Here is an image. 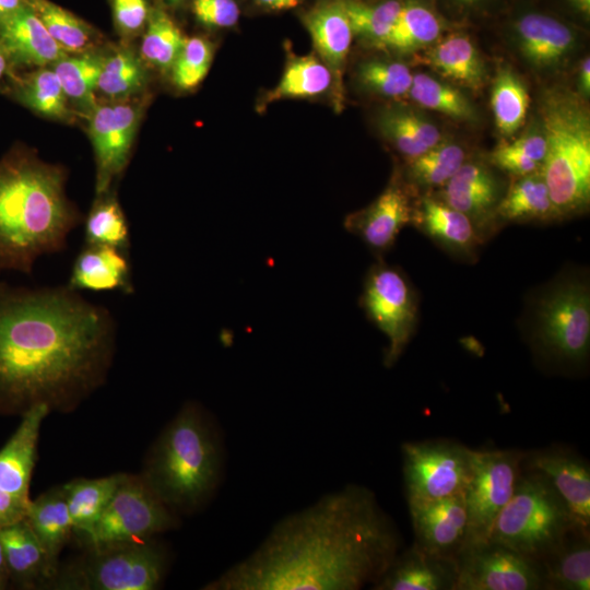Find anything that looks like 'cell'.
<instances>
[{
  "mask_svg": "<svg viewBox=\"0 0 590 590\" xmlns=\"http://www.w3.org/2000/svg\"><path fill=\"white\" fill-rule=\"evenodd\" d=\"M401 536L369 488L349 484L280 519L205 590H358L373 586Z\"/></svg>",
  "mask_w": 590,
  "mask_h": 590,
  "instance_id": "6da1fadb",
  "label": "cell"
},
{
  "mask_svg": "<svg viewBox=\"0 0 590 590\" xmlns=\"http://www.w3.org/2000/svg\"><path fill=\"white\" fill-rule=\"evenodd\" d=\"M116 335L110 311L66 286L0 282V406L56 405L97 386Z\"/></svg>",
  "mask_w": 590,
  "mask_h": 590,
  "instance_id": "7a4b0ae2",
  "label": "cell"
},
{
  "mask_svg": "<svg viewBox=\"0 0 590 590\" xmlns=\"http://www.w3.org/2000/svg\"><path fill=\"white\" fill-rule=\"evenodd\" d=\"M64 184L63 168L31 153L14 152L0 161V274H31L40 256L67 247L82 217Z\"/></svg>",
  "mask_w": 590,
  "mask_h": 590,
  "instance_id": "3957f363",
  "label": "cell"
},
{
  "mask_svg": "<svg viewBox=\"0 0 590 590\" xmlns=\"http://www.w3.org/2000/svg\"><path fill=\"white\" fill-rule=\"evenodd\" d=\"M223 459L217 429L203 410L187 403L157 439L144 482L173 512H191L217 488Z\"/></svg>",
  "mask_w": 590,
  "mask_h": 590,
  "instance_id": "277c9868",
  "label": "cell"
},
{
  "mask_svg": "<svg viewBox=\"0 0 590 590\" xmlns=\"http://www.w3.org/2000/svg\"><path fill=\"white\" fill-rule=\"evenodd\" d=\"M522 332L536 361L551 370L577 373L590 352V283L585 269L568 268L530 294Z\"/></svg>",
  "mask_w": 590,
  "mask_h": 590,
  "instance_id": "5b68a950",
  "label": "cell"
},
{
  "mask_svg": "<svg viewBox=\"0 0 590 590\" xmlns=\"http://www.w3.org/2000/svg\"><path fill=\"white\" fill-rule=\"evenodd\" d=\"M546 143L542 174L559 220L578 216L590 204V114L576 91L553 85L538 103Z\"/></svg>",
  "mask_w": 590,
  "mask_h": 590,
  "instance_id": "8992f818",
  "label": "cell"
},
{
  "mask_svg": "<svg viewBox=\"0 0 590 590\" xmlns=\"http://www.w3.org/2000/svg\"><path fill=\"white\" fill-rule=\"evenodd\" d=\"M574 527L577 526L547 482L522 467L509 502L494 522L489 541L540 564Z\"/></svg>",
  "mask_w": 590,
  "mask_h": 590,
  "instance_id": "52a82bcc",
  "label": "cell"
},
{
  "mask_svg": "<svg viewBox=\"0 0 590 590\" xmlns=\"http://www.w3.org/2000/svg\"><path fill=\"white\" fill-rule=\"evenodd\" d=\"M499 20L508 45L540 78L565 71L583 44L585 28L533 0H520Z\"/></svg>",
  "mask_w": 590,
  "mask_h": 590,
  "instance_id": "ba28073f",
  "label": "cell"
},
{
  "mask_svg": "<svg viewBox=\"0 0 590 590\" xmlns=\"http://www.w3.org/2000/svg\"><path fill=\"white\" fill-rule=\"evenodd\" d=\"M177 524L174 512L150 489L144 481L123 476L106 508L81 533L95 551L122 544L144 542Z\"/></svg>",
  "mask_w": 590,
  "mask_h": 590,
  "instance_id": "9c48e42d",
  "label": "cell"
},
{
  "mask_svg": "<svg viewBox=\"0 0 590 590\" xmlns=\"http://www.w3.org/2000/svg\"><path fill=\"white\" fill-rule=\"evenodd\" d=\"M359 305L367 319L388 339L384 365L393 366L417 324V295L409 278L400 268L378 258L366 273Z\"/></svg>",
  "mask_w": 590,
  "mask_h": 590,
  "instance_id": "30bf717a",
  "label": "cell"
},
{
  "mask_svg": "<svg viewBox=\"0 0 590 590\" xmlns=\"http://www.w3.org/2000/svg\"><path fill=\"white\" fill-rule=\"evenodd\" d=\"M472 450L446 439L402 444L408 506L463 494L472 471Z\"/></svg>",
  "mask_w": 590,
  "mask_h": 590,
  "instance_id": "8fae6325",
  "label": "cell"
},
{
  "mask_svg": "<svg viewBox=\"0 0 590 590\" xmlns=\"http://www.w3.org/2000/svg\"><path fill=\"white\" fill-rule=\"evenodd\" d=\"M524 455L526 451L519 450H472V471L464 491L468 517L464 548L489 540L496 518L516 488Z\"/></svg>",
  "mask_w": 590,
  "mask_h": 590,
  "instance_id": "7c38bea8",
  "label": "cell"
},
{
  "mask_svg": "<svg viewBox=\"0 0 590 590\" xmlns=\"http://www.w3.org/2000/svg\"><path fill=\"white\" fill-rule=\"evenodd\" d=\"M166 555L157 545L138 542L95 551L75 588L92 590H152L165 573Z\"/></svg>",
  "mask_w": 590,
  "mask_h": 590,
  "instance_id": "4fadbf2b",
  "label": "cell"
},
{
  "mask_svg": "<svg viewBox=\"0 0 590 590\" xmlns=\"http://www.w3.org/2000/svg\"><path fill=\"white\" fill-rule=\"evenodd\" d=\"M457 566L455 590H544L539 563L489 540L465 547Z\"/></svg>",
  "mask_w": 590,
  "mask_h": 590,
  "instance_id": "5bb4252c",
  "label": "cell"
},
{
  "mask_svg": "<svg viewBox=\"0 0 590 590\" xmlns=\"http://www.w3.org/2000/svg\"><path fill=\"white\" fill-rule=\"evenodd\" d=\"M142 108L130 103L96 105L91 110L90 137L96 160V193L109 190L128 164Z\"/></svg>",
  "mask_w": 590,
  "mask_h": 590,
  "instance_id": "9a60e30c",
  "label": "cell"
},
{
  "mask_svg": "<svg viewBox=\"0 0 590 590\" xmlns=\"http://www.w3.org/2000/svg\"><path fill=\"white\" fill-rule=\"evenodd\" d=\"M417 194L394 172L382 192L367 206L344 219V228L359 237L378 258L389 251L401 229L412 224Z\"/></svg>",
  "mask_w": 590,
  "mask_h": 590,
  "instance_id": "2e32d148",
  "label": "cell"
},
{
  "mask_svg": "<svg viewBox=\"0 0 590 590\" xmlns=\"http://www.w3.org/2000/svg\"><path fill=\"white\" fill-rule=\"evenodd\" d=\"M522 467L547 482L575 526L590 531V468L583 458L557 446L526 452Z\"/></svg>",
  "mask_w": 590,
  "mask_h": 590,
  "instance_id": "e0dca14e",
  "label": "cell"
},
{
  "mask_svg": "<svg viewBox=\"0 0 590 590\" xmlns=\"http://www.w3.org/2000/svg\"><path fill=\"white\" fill-rule=\"evenodd\" d=\"M414 545L442 558L457 560L464 548L468 530L464 493L409 505Z\"/></svg>",
  "mask_w": 590,
  "mask_h": 590,
  "instance_id": "ac0fdd59",
  "label": "cell"
},
{
  "mask_svg": "<svg viewBox=\"0 0 590 590\" xmlns=\"http://www.w3.org/2000/svg\"><path fill=\"white\" fill-rule=\"evenodd\" d=\"M316 55L333 76L332 103L341 110L344 101L343 74L353 32L343 0H316L302 15Z\"/></svg>",
  "mask_w": 590,
  "mask_h": 590,
  "instance_id": "d6986e66",
  "label": "cell"
},
{
  "mask_svg": "<svg viewBox=\"0 0 590 590\" xmlns=\"http://www.w3.org/2000/svg\"><path fill=\"white\" fill-rule=\"evenodd\" d=\"M504 193L503 182L489 163L469 157L441 187L438 197L465 214L485 240L492 234L493 215Z\"/></svg>",
  "mask_w": 590,
  "mask_h": 590,
  "instance_id": "ffe728a7",
  "label": "cell"
},
{
  "mask_svg": "<svg viewBox=\"0 0 590 590\" xmlns=\"http://www.w3.org/2000/svg\"><path fill=\"white\" fill-rule=\"evenodd\" d=\"M452 258L474 261L484 239L472 221L430 192L415 201L412 224Z\"/></svg>",
  "mask_w": 590,
  "mask_h": 590,
  "instance_id": "44dd1931",
  "label": "cell"
},
{
  "mask_svg": "<svg viewBox=\"0 0 590 590\" xmlns=\"http://www.w3.org/2000/svg\"><path fill=\"white\" fill-rule=\"evenodd\" d=\"M463 27H451L436 43L416 55L439 78L461 88L479 92L487 82V67Z\"/></svg>",
  "mask_w": 590,
  "mask_h": 590,
  "instance_id": "7402d4cb",
  "label": "cell"
},
{
  "mask_svg": "<svg viewBox=\"0 0 590 590\" xmlns=\"http://www.w3.org/2000/svg\"><path fill=\"white\" fill-rule=\"evenodd\" d=\"M0 47L7 59L21 66L44 67L67 56L26 2L0 17Z\"/></svg>",
  "mask_w": 590,
  "mask_h": 590,
  "instance_id": "603a6c76",
  "label": "cell"
},
{
  "mask_svg": "<svg viewBox=\"0 0 590 590\" xmlns=\"http://www.w3.org/2000/svg\"><path fill=\"white\" fill-rule=\"evenodd\" d=\"M457 560L428 554L414 544L394 556L373 590H455Z\"/></svg>",
  "mask_w": 590,
  "mask_h": 590,
  "instance_id": "cb8c5ba5",
  "label": "cell"
},
{
  "mask_svg": "<svg viewBox=\"0 0 590 590\" xmlns=\"http://www.w3.org/2000/svg\"><path fill=\"white\" fill-rule=\"evenodd\" d=\"M67 285L78 292L132 293L129 252L109 246L84 244L73 262Z\"/></svg>",
  "mask_w": 590,
  "mask_h": 590,
  "instance_id": "d4e9b609",
  "label": "cell"
},
{
  "mask_svg": "<svg viewBox=\"0 0 590 590\" xmlns=\"http://www.w3.org/2000/svg\"><path fill=\"white\" fill-rule=\"evenodd\" d=\"M50 408L45 403L32 405L0 450V488L17 497L28 498V487L36 458L40 425Z\"/></svg>",
  "mask_w": 590,
  "mask_h": 590,
  "instance_id": "484cf974",
  "label": "cell"
},
{
  "mask_svg": "<svg viewBox=\"0 0 590 590\" xmlns=\"http://www.w3.org/2000/svg\"><path fill=\"white\" fill-rule=\"evenodd\" d=\"M375 121L382 138L406 161L444 139L439 127L425 113L399 101L384 106Z\"/></svg>",
  "mask_w": 590,
  "mask_h": 590,
  "instance_id": "4316f807",
  "label": "cell"
},
{
  "mask_svg": "<svg viewBox=\"0 0 590 590\" xmlns=\"http://www.w3.org/2000/svg\"><path fill=\"white\" fill-rule=\"evenodd\" d=\"M560 221L541 170L515 177L495 209L491 232L506 223Z\"/></svg>",
  "mask_w": 590,
  "mask_h": 590,
  "instance_id": "83f0119b",
  "label": "cell"
},
{
  "mask_svg": "<svg viewBox=\"0 0 590 590\" xmlns=\"http://www.w3.org/2000/svg\"><path fill=\"white\" fill-rule=\"evenodd\" d=\"M453 26L441 14L435 0H402L386 49L398 55H416Z\"/></svg>",
  "mask_w": 590,
  "mask_h": 590,
  "instance_id": "f1b7e54d",
  "label": "cell"
},
{
  "mask_svg": "<svg viewBox=\"0 0 590 590\" xmlns=\"http://www.w3.org/2000/svg\"><path fill=\"white\" fill-rule=\"evenodd\" d=\"M540 566L544 590H589L590 531L574 527Z\"/></svg>",
  "mask_w": 590,
  "mask_h": 590,
  "instance_id": "f546056e",
  "label": "cell"
},
{
  "mask_svg": "<svg viewBox=\"0 0 590 590\" xmlns=\"http://www.w3.org/2000/svg\"><path fill=\"white\" fill-rule=\"evenodd\" d=\"M333 76L326 63L316 55L290 56L278 84L259 102L258 109L282 99L316 98L332 94Z\"/></svg>",
  "mask_w": 590,
  "mask_h": 590,
  "instance_id": "4dcf8cb0",
  "label": "cell"
},
{
  "mask_svg": "<svg viewBox=\"0 0 590 590\" xmlns=\"http://www.w3.org/2000/svg\"><path fill=\"white\" fill-rule=\"evenodd\" d=\"M25 521L45 550L51 571L73 524L62 487L46 492L28 504Z\"/></svg>",
  "mask_w": 590,
  "mask_h": 590,
  "instance_id": "1f68e13d",
  "label": "cell"
},
{
  "mask_svg": "<svg viewBox=\"0 0 590 590\" xmlns=\"http://www.w3.org/2000/svg\"><path fill=\"white\" fill-rule=\"evenodd\" d=\"M469 158L463 145L442 139L438 144L415 158L408 161L402 173L409 187L420 196L441 188Z\"/></svg>",
  "mask_w": 590,
  "mask_h": 590,
  "instance_id": "d6a6232c",
  "label": "cell"
},
{
  "mask_svg": "<svg viewBox=\"0 0 590 590\" xmlns=\"http://www.w3.org/2000/svg\"><path fill=\"white\" fill-rule=\"evenodd\" d=\"M0 541L10 578L21 585H32L52 573L44 547L25 519L0 529Z\"/></svg>",
  "mask_w": 590,
  "mask_h": 590,
  "instance_id": "836d02e7",
  "label": "cell"
},
{
  "mask_svg": "<svg viewBox=\"0 0 590 590\" xmlns=\"http://www.w3.org/2000/svg\"><path fill=\"white\" fill-rule=\"evenodd\" d=\"M408 96L426 108L459 122L474 123L480 120L477 107L463 88L425 72L413 74Z\"/></svg>",
  "mask_w": 590,
  "mask_h": 590,
  "instance_id": "e575fe53",
  "label": "cell"
},
{
  "mask_svg": "<svg viewBox=\"0 0 590 590\" xmlns=\"http://www.w3.org/2000/svg\"><path fill=\"white\" fill-rule=\"evenodd\" d=\"M529 105V91L522 78L509 64H498L492 81L491 107L503 137L510 138L521 129Z\"/></svg>",
  "mask_w": 590,
  "mask_h": 590,
  "instance_id": "d590c367",
  "label": "cell"
},
{
  "mask_svg": "<svg viewBox=\"0 0 590 590\" xmlns=\"http://www.w3.org/2000/svg\"><path fill=\"white\" fill-rule=\"evenodd\" d=\"M354 79L357 87L365 94L397 102L408 96L413 73L410 67L399 59L374 56L356 66Z\"/></svg>",
  "mask_w": 590,
  "mask_h": 590,
  "instance_id": "8d00e7d4",
  "label": "cell"
},
{
  "mask_svg": "<svg viewBox=\"0 0 590 590\" xmlns=\"http://www.w3.org/2000/svg\"><path fill=\"white\" fill-rule=\"evenodd\" d=\"M353 36L364 45L386 49L398 19L402 0H343Z\"/></svg>",
  "mask_w": 590,
  "mask_h": 590,
  "instance_id": "74e56055",
  "label": "cell"
},
{
  "mask_svg": "<svg viewBox=\"0 0 590 590\" xmlns=\"http://www.w3.org/2000/svg\"><path fill=\"white\" fill-rule=\"evenodd\" d=\"M125 475L73 480L62 486L73 530L85 532L98 519Z\"/></svg>",
  "mask_w": 590,
  "mask_h": 590,
  "instance_id": "f35d334b",
  "label": "cell"
},
{
  "mask_svg": "<svg viewBox=\"0 0 590 590\" xmlns=\"http://www.w3.org/2000/svg\"><path fill=\"white\" fill-rule=\"evenodd\" d=\"M84 225L85 244L109 246L129 252V223L119 201L109 190L97 194Z\"/></svg>",
  "mask_w": 590,
  "mask_h": 590,
  "instance_id": "ab89813d",
  "label": "cell"
},
{
  "mask_svg": "<svg viewBox=\"0 0 590 590\" xmlns=\"http://www.w3.org/2000/svg\"><path fill=\"white\" fill-rule=\"evenodd\" d=\"M104 56L84 51L75 57L68 55L52 63L68 98L84 109L92 110L96 104L94 91L101 74Z\"/></svg>",
  "mask_w": 590,
  "mask_h": 590,
  "instance_id": "60d3db41",
  "label": "cell"
},
{
  "mask_svg": "<svg viewBox=\"0 0 590 590\" xmlns=\"http://www.w3.org/2000/svg\"><path fill=\"white\" fill-rule=\"evenodd\" d=\"M141 44V56L149 64L169 72L186 37L170 15L162 8L150 9Z\"/></svg>",
  "mask_w": 590,
  "mask_h": 590,
  "instance_id": "b9f144b4",
  "label": "cell"
},
{
  "mask_svg": "<svg viewBox=\"0 0 590 590\" xmlns=\"http://www.w3.org/2000/svg\"><path fill=\"white\" fill-rule=\"evenodd\" d=\"M148 79L144 63L130 48L104 57L97 90L111 98H126L140 92Z\"/></svg>",
  "mask_w": 590,
  "mask_h": 590,
  "instance_id": "7bdbcfd3",
  "label": "cell"
},
{
  "mask_svg": "<svg viewBox=\"0 0 590 590\" xmlns=\"http://www.w3.org/2000/svg\"><path fill=\"white\" fill-rule=\"evenodd\" d=\"M25 2L63 50L84 52L93 43L92 28L71 12L49 0H25Z\"/></svg>",
  "mask_w": 590,
  "mask_h": 590,
  "instance_id": "ee69618b",
  "label": "cell"
},
{
  "mask_svg": "<svg viewBox=\"0 0 590 590\" xmlns=\"http://www.w3.org/2000/svg\"><path fill=\"white\" fill-rule=\"evenodd\" d=\"M19 96L27 107L45 117L60 120L70 118L68 97L52 69L42 68L32 73L21 84Z\"/></svg>",
  "mask_w": 590,
  "mask_h": 590,
  "instance_id": "f6af8a7d",
  "label": "cell"
},
{
  "mask_svg": "<svg viewBox=\"0 0 590 590\" xmlns=\"http://www.w3.org/2000/svg\"><path fill=\"white\" fill-rule=\"evenodd\" d=\"M214 56L213 44L203 37L186 38L172 69L173 83L180 90H192L206 76Z\"/></svg>",
  "mask_w": 590,
  "mask_h": 590,
  "instance_id": "bcb514c9",
  "label": "cell"
},
{
  "mask_svg": "<svg viewBox=\"0 0 590 590\" xmlns=\"http://www.w3.org/2000/svg\"><path fill=\"white\" fill-rule=\"evenodd\" d=\"M520 0H435L445 19L456 26L499 20Z\"/></svg>",
  "mask_w": 590,
  "mask_h": 590,
  "instance_id": "7dc6e473",
  "label": "cell"
},
{
  "mask_svg": "<svg viewBox=\"0 0 590 590\" xmlns=\"http://www.w3.org/2000/svg\"><path fill=\"white\" fill-rule=\"evenodd\" d=\"M191 5L197 20L209 27H233L240 15L235 0H191Z\"/></svg>",
  "mask_w": 590,
  "mask_h": 590,
  "instance_id": "c3c4849f",
  "label": "cell"
},
{
  "mask_svg": "<svg viewBox=\"0 0 590 590\" xmlns=\"http://www.w3.org/2000/svg\"><path fill=\"white\" fill-rule=\"evenodd\" d=\"M489 165L515 177L526 176L542 169V166L512 149L507 141L498 144L488 156Z\"/></svg>",
  "mask_w": 590,
  "mask_h": 590,
  "instance_id": "681fc988",
  "label": "cell"
},
{
  "mask_svg": "<svg viewBox=\"0 0 590 590\" xmlns=\"http://www.w3.org/2000/svg\"><path fill=\"white\" fill-rule=\"evenodd\" d=\"M113 14L118 28L127 35L140 32L150 14L148 0H111Z\"/></svg>",
  "mask_w": 590,
  "mask_h": 590,
  "instance_id": "f907efd6",
  "label": "cell"
},
{
  "mask_svg": "<svg viewBox=\"0 0 590 590\" xmlns=\"http://www.w3.org/2000/svg\"><path fill=\"white\" fill-rule=\"evenodd\" d=\"M547 3L542 7L585 30L590 23V0H547Z\"/></svg>",
  "mask_w": 590,
  "mask_h": 590,
  "instance_id": "816d5d0a",
  "label": "cell"
},
{
  "mask_svg": "<svg viewBox=\"0 0 590 590\" xmlns=\"http://www.w3.org/2000/svg\"><path fill=\"white\" fill-rule=\"evenodd\" d=\"M507 143L519 153L542 166L546 152V143L539 123L519 138L507 141Z\"/></svg>",
  "mask_w": 590,
  "mask_h": 590,
  "instance_id": "f5cc1de1",
  "label": "cell"
},
{
  "mask_svg": "<svg viewBox=\"0 0 590 590\" xmlns=\"http://www.w3.org/2000/svg\"><path fill=\"white\" fill-rule=\"evenodd\" d=\"M30 502L0 488V529L24 520Z\"/></svg>",
  "mask_w": 590,
  "mask_h": 590,
  "instance_id": "db71d44e",
  "label": "cell"
},
{
  "mask_svg": "<svg viewBox=\"0 0 590 590\" xmlns=\"http://www.w3.org/2000/svg\"><path fill=\"white\" fill-rule=\"evenodd\" d=\"M577 73L576 92L581 98L588 101L590 95V58L588 55L580 60Z\"/></svg>",
  "mask_w": 590,
  "mask_h": 590,
  "instance_id": "11a10c76",
  "label": "cell"
},
{
  "mask_svg": "<svg viewBox=\"0 0 590 590\" xmlns=\"http://www.w3.org/2000/svg\"><path fill=\"white\" fill-rule=\"evenodd\" d=\"M255 3L268 11H284L298 7L302 0H253Z\"/></svg>",
  "mask_w": 590,
  "mask_h": 590,
  "instance_id": "9f6ffc18",
  "label": "cell"
},
{
  "mask_svg": "<svg viewBox=\"0 0 590 590\" xmlns=\"http://www.w3.org/2000/svg\"><path fill=\"white\" fill-rule=\"evenodd\" d=\"M24 4L25 0H0V17L16 11Z\"/></svg>",
  "mask_w": 590,
  "mask_h": 590,
  "instance_id": "6f0895ef",
  "label": "cell"
},
{
  "mask_svg": "<svg viewBox=\"0 0 590 590\" xmlns=\"http://www.w3.org/2000/svg\"><path fill=\"white\" fill-rule=\"evenodd\" d=\"M9 579H10V574L7 566L5 557H4L3 546L0 541V589L7 585Z\"/></svg>",
  "mask_w": 590,
  "mask_h": 590,
  "instance_id": "680465c9",
  "label": "cell"
},
{
  "mask_svg": "<svg viewBox=\"0 0 590 590\" xmlns=\"http://www.w3.org/2000/svg\"><path fill=\"white\" fill-rule=\"evenodd\" d=\"M5 69H7V56L3 52L2 48L0 47V79L2 78Z\"/></svg>",
  "mask_w": 590,
  "mask_h": 590,
  "instance_id": "91938a15",
  "label": "cell"
},
{
  "mask_svg": "<svg viewBox=\"0 0 590 590\" xmlns=\"http://www.w3.org/2000/svg\"><path fill=\"white\" fill-rule=\"evenodd\" d=\"M170 5H179L186 0H166Z\"/></svg>",
  "mask_w": 590,
  "mask_h": 590,
  "instance_id": "94428289",
  "label": "cell"
}]
</instances>
